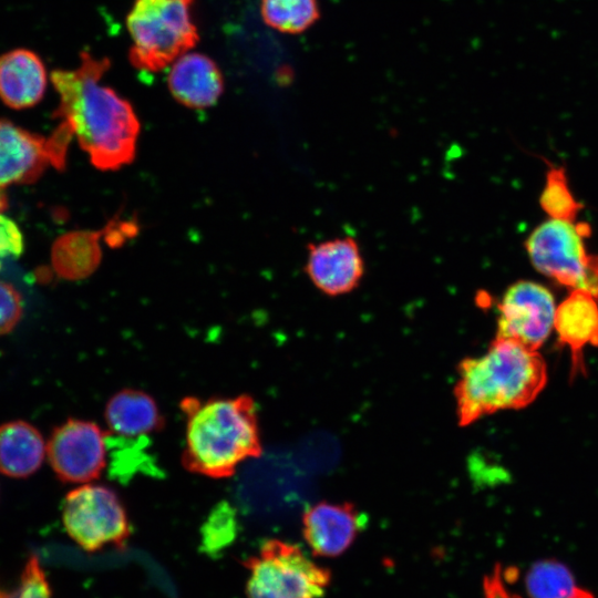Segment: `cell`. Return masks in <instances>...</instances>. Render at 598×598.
Instances as JSON below:
<instances>
[{"instance_id": "cell-18", "label": "cell", "mask_w": 598, "mask_h": 598, "mask_svg": "<svg viewBox=\"0 0 598 598\" xmlns=\"http://www.w3.org/2000/svg\"><path fill=\"white\" fill-rule=\"evenodd\" d=\"M102 231L74 230L54 241L51 262L54 271L64 279L79 280L90 276L100 265L102 251L99 244Z\"/></svg>"}, {"instance_id": "cell-7", "label": "cell", "mask_w": 598, "mask_h": 598, "mask_svg": "<svg viewBox=\"0 0 598 598\" xmlns=\"http://www.w3.org/2000/svg\"><path fill=\"white\" fill-rule=\"evenodd\" d=\"M72 135L62 122L45 138L0 118V214L8 207L9 186L35 182L49 165L65 168Z\"/></svg>"}, {"instance_id": "cell-25", "label": "cell", "mask_w": 598, "mask_h": 598, "mask_svg": "<svg viewBox=\"0 0 598 598\" xmlns=\"http://www.w3.org/2000/svg\"><path fill=\"white\" fill-rule=\"evenodd\" d=\"M486 598H511L508 591L504 588L498 578H491L486 584Z\"/></svg>"}, {"instance_id": "cell-24", "label": "cell", "mask_w": 598, "mask_h": 598, "mask_svg": "<svg viewBox=\"0 0 598 598\" xmlns=\"http://www.w3.org/2000/svg\"><path fill=\"white\" fill-rule=\"evenodd\" d=\"M23 237L16 223L0 214V269L3 264L21 256Z\"/></svg>"}, {"instance_id": "cell-9", "label": "cell", "mask_w": 598, "mask_h": 598, "mask_svg": "<svg viewBox=\"0 0 598 598\" xmlns=\"http://www.w3.org/2000/svg\"><path fill=\"white\" fill-rule=\"evenodd\" d=\"M107 441L97 424L70 419L53 430L47 443V455L61 481L91 483L105 466Z\"/></svg>"}, {"instance_id": "cell-21", "label": "cell", "mask_w": 598, "mask_h": 598, "mask_svg": "<svg viewBox=\"0 0 598 598\" xmlns=\"http://www.w3.org/2000/svg\"><path fill=\"white\" fill-rule=\"evenodd\" d=\"M540 205L550 218L575 221L581 205L569 189L567 176L561 167L548 169Z\"/></svg>"}, {"instance_id": "cell-11", "label": "cell", "mask_w": 598, "mask_h": 598, "mask_svg": "<svg viewBox=\"0 0 598 598\" xmlns=\"http://www.w3.org/2000/svg\"><path fill=\"white\" fill-rule=\"evenodd\" d=\"M305 270L315 287L329 297L353 291L364 276V260L352 237L309 244Z\"/></svg>"}, {"instance_id": "cell-16", "label": "cell", "mask_w": 598, "mask_h": 598, "mask_svg": "<svg viewBox=\"0 0 598 598\" xmlns=\"http://www.w3.org/2000/svg\"><path fill=\"white\" fill-rule=\"evenodd\" d=\"M47 454V444L32 424L14 420L0 424V473L24 478L39 470Z\"/></svg>"}, {"instance_id": "cell-2", "label": "cell", "mask_w": 598, "mask_h": 598, "mask_svg": "<svg viewBox=\"0 0 598 598\" xmlns=\"http://www.w3.org/2000/svg\"><path fill=\"white\" fill-rule=\"evenodd\" d=\"M457 371L454 393L462 426L528 405L547 381L546 363L537 351L498 336L483 355L464 359Z\"/></svg>"}, {"instance_id": "cell-12", "label": "cell", "mask_w": 598, "mask_h": 598, "mask_svg": "<svg viewBox=\"0 0 598 598\" xmlns=\"http://www.w3.org/2000/svg\"><path fill=\"white\" fill-rule=\"evenodd\" d=\"M365 525V517L350 503L321 502L303 515V537L312 554L336 557L344 553Z\"/></svg>"}, {"instance_id": "cell-22", "label": "cell", "mask_w": 598, "mask_h": 598, "mask_svg": "<svg viewBox=\"0 0 598 598\" xmlns=\"http://www.w3.org/2000/svg\"><path fill=\"white\" fill-rule=\"evenodd\" d=\"M0 598H51L50 585L37 557L28 559L17 587L0 588Z\"/></svg>"}, {"instance_id": "cell-8", "label": "cell", "mask_w": 598, "mask_h": 598, "mask_svg": "<svg viewBox=\"0 0 598 598\" xmlns=\"http://www.w3.org/2000/svg\"><path fill=\"white\" fill-rule=\"evenodd\" d=\"M62 520L69 536L87 551L107 545L122 547L130 536L126 512L118 496L100 484L85 483L69 492Z\"/></svg>"}, {"instance_id": "cell-4", "label": "cell", "mask_w": 598, "mask_h": 598, "mask_svg": "<svg viewBox=\"0 0 598 598\" xmlns=\"http://www.w3.org/2000/svg\"><path fill=\"white\" fill-rule=\"evenodd\" d=\"M194 0H135L126 25L132 40L128 59L141 71L158 72L198 41Z\"/></svg>"}, {"instance_id": "cell-6", "label": "cell", "mask_w": 598, "mask_h": 598, "mask_svg": "<svg viewBox=\"0 0 598 598\" xmlns=\"http://www.w3.org/2000/svg\"><path fill=\"white\" fill-rule=\"evenodd\" d=\"M245 565L248 598H322L331 578L298 546L278 539L264 543Z\"/></svg>"}, {"instance_id": "cell-23", "label": "cell", "mask_w": 598, "mask_h": 598, "mask_svg": "<svg viewBox=\"0 0 598 598\" xmlns=\"http://www.w3.org/2000/svg\"><path fill=\"white\" fill-rule=\"evenodd\" d=\"M22 298L8 282L0 280V336L9 333L21 319Z\"/></svg>"}, {"instance_id": "cell-19", "label": "cell", "mask_w": 598, "mask_h": 598, "mask_svg": "<svg viewBox=\"0 0 598 598\" xmlns=\"http://www.w3.org/2000/svg\"><path fill=\"white\" fill-rule=\"evenodd\" d=\"M524 586L528 598H596L579 585L571 569L556 558L534 561L526 571Z\"/></svg>"}, {"instance_id": "cell-13", "label": "cell", "mask_w": 598, "mask_h": 598, "mask_svg": "<svg viewBox=\"0 0 598 598\" xmlns=\"http://www.w3.org/2000/svg\"><path fill=\"white\" fill-rule=\"evenodd\" d=\"M554 329L571 352L573 375L584 373L582 351L598 347V302L588 292L574 289L556 308Z\"/></svg>"}, {"instance_id": "cell-10", "label": "cell", "mask_w": 598, "mask_h": 598, "mask_svg": "<svg viewBox=\"0 0 598 598\" xmlns=\"http://www.w3.org/2000/svg\"><path fill=\"white\" fill-rule=\"evenodd\" d=\"M556 308L546 287L529 280L517 281L498 303L497 336L537 351L554 329Z\"/></svg>"}, {"instance_id": "cell-20", "label": "cell", "mask_w": 598, "mask_h": 598, "mask_svg": "<svg viewBox=\"0 0 598 598\" xmlns=\"http://www.w3.org/2000/svg\"><path fill=\"white\" fill-rule=\"evenodd\" d=\"M260 11L266 24L289 34L305 32L320 18L318 0H261Z\"/></svg>"}, {"instance_id": "cell-5", "label": "cell", "mask_w": 598, "mask_h": 598, "mask_svg": "<svg viewBox=\"0 0 598 598\" xmlns=\"http://www.w3.org/2000/svg\"><path fill=\"white\" fill-rule=\"evenodd\" d=\"M589 226L549 218L526 240L534 267L556 282L591 295L598 302V256L587 252Z\"/></svg>"}, {"instance_id": "cell-14", "label": "cell", "mask_w": 598, "mask_h": 598, "mask_svg": "<svg viewBox=\"0 0 598 598\" xmlns=\"http://www.w3.org/2000/svg\"><path fill=\"white\" fill-rule=\"evenodd\" d=\"M168 87L176 101L190 109L208 107L224 91V78L216 63L202 53H185L168 73Z\"/></svg>"}, {"instance_id": "cell-1", "label": "cell", "mask_w": 598, "mask_h": 598, "mask_svg": "<svg viewBox=\"0 0 598 598\" xmlns=\"http://www.w3.org/2000/svg\"><path fill=\"white\" fill-rule=\"evenodd\" d=\"M109 69L106 58L83 52L76 69L55 70L51 74L60 96L54 116L71 128L91 163L102 171L130 164L140 133V122L130 102L101 83Z\"/></svg>"}, {"instance_id": "cell-3", "label": "cell", "mask_w": 598, "mask_h": 598, "mask_svg": "<svg viewBox=\"0 0 598 598\" xmlns=\"http://www.w3.org/2000/svg\"><path fill=\"white\" fill-rule=\"evenodd\" d=\"M186 467L213 478L231 475L244 461L260 454V436L251 398L185 399Z\"/></svg>"}, {"instance_id": "cell-15", "label": "cell", "mask_w": 598, "mask_h": 598, "mask_svg": "<svg viewBox=\"0 0 598 598\" xmlns=\"http://www.w3.org/2000/svg\"><path fill=\"white\" fill-rule=\"evenodd\" d=\"M47 89V71L32 51L17 49L0 56V99L21 110L35 105Z\"/></svg>"}, {"instance_id": "cell-17", "label": "cell", "mask_w": 598, "mask_h": 598, "mask_svg": "<svg viewBox=\"0 0 598 598\" xmlns=\"http://www.w3.org/2000/svg\"><path fill=\"white\" fill-rule=\"evenodd\" d=\"M104 415L111 433L123 439L146 436L162 423L156 402L140 390H123L114 394Z\"/></svg>"}]
</instances>
